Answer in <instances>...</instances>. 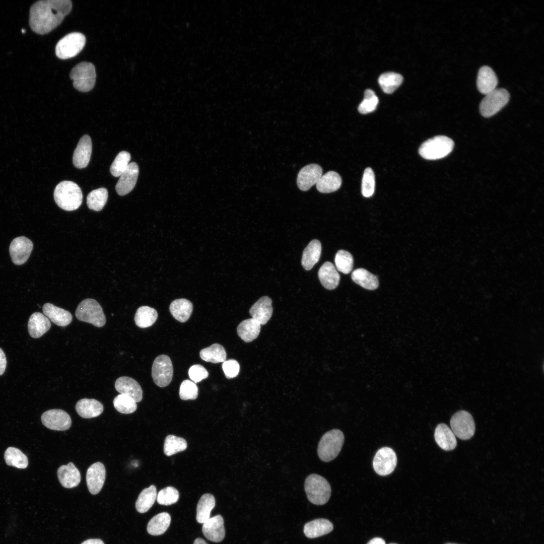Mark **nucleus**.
Masks as SVG:
<instances>
[{
	"label": "nucleus",
	"instance_id": "1",
	"mask_svg": "<svg viewBox=\"0 0 544 544\" xmlns=\"http://www.w3.org/2000/svg\"><path fill=\"white\" fill-rule=\"evenodd\" d=\"M72 9L70 0L37 1L30 9V26L37 34L48 33L60 24Z\"/></svg>",
	"mask_w": 544,
	"mask_h": 544
},
{
	"label": "nucleus",
	"instance_id": "2",
	"mask_svg": "<svg viewBox=\"0 0 544 544\" xmlns=\"http://www.w3.org/2000/svg\"><path fill=\"white\" fill-rule=\"evenodd\" d=\"M54 199L61 209L67 211H74L81 205L83 194L80 187L71 181H62L54 190Z\"/></svg>",
	"mask_w": 544,
	"mask_h": 544
},
{
	"label": "nucleus",
	"instance_id": "3",
	"mask_svg": "<svg viewBox=\"0 0 544 544\" xmlns=\"http://www.w3.org/2000/svg\"><path fill=\"white\" fill-rule=\"evenodd\" d=\"M304 489L308 500L317 505L326 503L331 495V487L328 482L323 477L315 473L311 474L306 478Z\"/></svg>",
	"mask_w": 544,
	"mask_h": 544
},
{
	"label": "nucleus",
	"instance_id": "4",
	"mask_svg": "<svg viewBox=\"0 0 544 544\" xmlns=\"http://www.w3.org/2000/svg\"><path fill=\"white\" fill-rule=\"evenodd\" d=\"M344 440V435L340 430L334 429L326 432L318 445L319 459L323 462H329L335 458L342 448Z\"/></svg>",
	"mask_w": 544,
	"mask_h": 544
},
{
	"label": "nucleus",
	"instance_id": "5",
	"mask_svg": "<svg viewBox=\"0 0 544 544\" xmlns=\"http://www.w3.org/2000/svg\"><path fill=\"white\" fill-rule=\"evenodd\" d=\"M454 147L453 141L444 135H438L424 142L419 148V153L423 158L435 160L447 156Z\"/></svg>",
	"mask_w": 544,
	"mask_h": 544
},
{
	"label": "nucleus",
	"instance_id": "6",
	"mask_svg": "<svg viewBox=\"0 0 544 544\" xmlns=\"http://www.w3.org/2000/svg\"><path fill=\"white\" fill-rule=\"evenodd\" d=\"M70 77L77 90L87 92L92 90L96 83V73L94 65L89 62H81L71 70Z\"/></svg>",
	"mask_w": 544,
	"mask_h": 544
},
{
	"label": "nucleus",
	"instance_id": "7",
	"mask_svg": "<svg viewBox=\"0 0 544 544\" xmlns=\"http://www.w3.org/2000/svg\"><path fill=\"white\" fill-rule=\"evenodd\" d=\"M75 315L81 321L91 323L97 327H103L106 317L101 305L93 299L87 298L78 305Z\"/></svg>",
	"mask_w": 544,
	"mask_h": 544
},
{
	"label": "nucleus",
	"instance_id": "8",
	"mask_svg": "<svg viewBox=\"0 0 544 544\" xmlns=\"http://www.w3.org/2000/svg\"><path fill=\"white\" fill-rule=\"evenodd\" d=\"M85 43L86 37L82 33H69L57 43L55 47L56 55L62 59L73 57L81 52Z\"/></svg>",
	"mask_w": 544,
	"mask_h": 544
},
{
	"label": "nucleus",
	"instance_id": "9",
	"mask_svg": "<svg viewBox=\"0 0 544 544\" xmlns=\"http://www.w3.org/2000/svg\"><path fill=\"white\" fill-rule=\"evenodd\" d=\"M510 94L504 88H496L486 95L480 105L481 114L490 117L503 108L508 102Z\"/></svg>",
	"mask_w": 544,
	"mask_h": 544
},
{
	"label": "nucleus",
	"instance_id": "10",
	"mask_svg": "<svg viewBox=\"0 0 544 544\" xmlns=\"http://www.w3.org/2000/svg\"><path fill=\"white\" fill-rule=\"evenodd\" d=\"M450 426L455 436L461 440L469 439L474 434V422L467 411H460L454 414L451 418Z\"/></svg>",
	"mask_w": 544,
	"mask_h": 544
},
{
	"label": "nucleus",
	"instance_id": "11",
	"mask_svg": "<svg viewBox=\"0 0 544 544\" xmlns=\"http://www.w3.org/2000/svg\"><path fill=\"white\" fill-rule=\"evenodd\" d=\"M173 374V365L170 358L166 355L157 357L152 368V376L155 384L161 387L168 386L172 381Z\"/></svg>",
	"mask_w": 544,
	"mask_h": 544
},
{
	"label": "nucleus",
	"instance_id": "12",
	"mask_svg": "<svg viewBox=\"0 0 544 544\" xmlns=\"http://www.w3.org/2000/svg\"><path fill=\"white\" fill-rule=\"evenodd\" d=\"M396 463L397 457L394 451L390 447H383L376 453L373 461V466L378 474L385 476L392 472Z\"/></svg>",
	"mask_w": 544,
	"mask_h": 544
},
{
	"label": "nucleus",
	"instance_id": "13",
	"mask_svg": "<svg viewBox=\"0 0 544 544\" xmlns=\"http://www.w3.org/2000/svg\"><path fill=\"white\" fill-rule=\"evenodd\" d=\"M41 419L46 427L52 430L65 431L72 425L70 415L60 409H52L45 412L41 415Z\"/></svg>",
	"mask_w": 544,
	"mask_h": 544
},
{
	"label": "nucleus",
	"instance_id": "14",
	"mask_svg": "<svg viewBox=\"0 0 544 544\" xmlns=\"http://www.w3.org/2000/svg\"><path fill=\"white\" fill-rule=\"evenodd\" d=\"M32 242L24 236L14 239L9 247V252L13 262L16 265L24 263L29 257L33 249Z\"/></svg>",
	"mask_w": 544,
	"mask_h": 544
},
{
	"label": "nucleus",
	"instance_id": "15",
	"mask_svg": "<svg viewBox=\"0 0 544 544\" xmlns=\"http://www.w3.org/2000/svg\"><path fill=\"white\" fill-rule=\"evenodd\" d=\"M322 175V169L319 165H307L302 168L298 174L297 185L300 190L307 191L316 184Z\"/></svg>",
	"mask_w": 544,
	"mask_h": 544
},
{
	"label": "nucleus",
	"instance_id": "16",
	"mask_svg": "<svg viewBox=\"0 0 544 544\" xmlns=\"http://www.w3.org/2000/svg\"><path fill=\"white\" fill-rule=\"evenodd\" d=\"M106 477L104 464L100 462L92 464L87 469L86 483L91 494L96 495L102 489Z\"/></svg>",
	"mask_w": 544,
	"mask_h": 544
},
{
	"label": "nucleus",
	"instance_id": "17",
	"mask_svg": "<svg viewBox=\"0 0 544 544\" xmlns=\"http://www.w3.org/2000/svg\"><path fill=\"white\" fill-rule=\"evenodd\" d=\"M139 172L138 164L129 163L126 170L120 176L115 189L118 194L123 196L129 193L134 187Z\"/></svg>",
	"mask_w": 544,
	"mask_h": 544
},
{
	"label": "nucleus",
	"instance_id": "18",
	"mask_svg": "<svg viewBox=\"0 0 544 544\" xmlns=\"http://www.w3.org/2000/svg\"><path fill=\"white\" fill-rule=\"evenodd\" d=\"M92 150L90 137L87 134L84 135L80 139L73 156V163L77 168L81 169L87 166L90 160Z\"/></svg>",
	"mask_w": 544,
	"mask_h": 544
},
{
	"label": "nucleus",
	"instance_id": "19",
	"mask_svg": "<svg viewBox=\"0 0 544 544\" xmlns=\"http://www.w3.org/2000/svg\"><path fill=\"white\" fill-rule=\"evenodd\" d=\"M202 531L205 536L210 541L215 542L222 541L225 535L222 516L218 515L210 518L203 523Z\"/></svg>",
	"mask_w": 544,
	"mask_h": 544
},
{
	"label": "nucleus",
	"instance_id": "20",
	"mask_svg": "<svg viewBox=\"0 0 544 544\" xmlns=\"http://www.w3.org/2000/svg\"><path fill=\"white\" fill-rule=\"evenodd\" d=\"M115 388L120 394L129 396L136 402L141 401L143 398L141 386L136 380L131 377H119L115 382Z\"/></svg>",
	"mask_w": 544,
	"mask_h": 544
},
{
	"label": "nucleus",
	"instance_id": "21",
	"mask_svg": "<svg viewBox=\"0 0 544 544\" xmlns=\"http://www.w3.org/2000/svg\"><path fill=\"white\" fill-rule=\"evenodd\" d=\"M272 300L267 296L261 297L250 308L249 313L252 318L257 320L260 325H264L270 318L273 308Z\"/></svg>",
	"mask_w": 544,
	"mask_h": 544
},
{
	"label": "nucleus",
	"instance_id": "22",
	"mask_svg": "<svg viewBox=\"0 0 544 544\" xmlns=\"http://www.w3.org/2000/svg\"><path fill=\"white\" fill-rule=\"evenodd\" d=\"M498 82L497 76L490 67L484 65L479 69L477 85L479 91L481 93L487 95L492 92L496 89Z\"/></svg>",
	"mask_w": 544,
	"mask_h": 544
},
{
	"label": "nucleus",
	"instance_id": "23",
	"mask_svg": "<svg viewBox=\"0 0 544 544\" xmlns=\"http://www.w3.org/2000/svg\"><path fill=\"white\" fill-rule=\"evenodd\" d=\"M57 477L61 485L65 488H73L81 482V474L73 462L61 465L57 469Z\"/></svg>",
	"mask_w": 544,
	"mask_h": 544
},
{
	"label": "nucleus",
	"instance_id": "24",
	"mask_svg": "<svg viewBox=\"0 0 544 544\" xmlns=\"http://www.w3.org/2000/svg\"><path fill=\"white\" fill-rule=\"evenodd\" d=\"M42 310L45 316L53 323L59 326L68 325L73 319L72 315L69 311L49 303L44 304Z\"/></svg>",
	"mask_w": 544,
	"mask_h": 544
},
{
	"label": "nucleus",
	"instance_id": "25",
	"mask_svg": "<svg viewBox=\"0 0 544 544\" xmlns=\"http://www.w3.org/2000/svg\"><path fill=\"white\" fill-rule=\"evenodd\" d=\"M434 438L438 445L445 451L452 450L456 446L454 434L445 424L438 425L435 430Z\"/></svg>",
	"mask_w": 544,
	"mask_h": 544
},
{
	"label": "nucleus",
	"instance_id": "26",
	"mask_svg": "<svg viewBox=\"0 0 544 544\" xmlns=\"http://www.w3.org/2000/svg\"><path fill=\"white\" fill-rule=\"evenodd\" d=\"M103 409V405L100 401L92 398L81 399L76 404L77 413L85 419L99 416L102 413Z\"/></svg>",
	"mask_w": 544,
	"mask_h": 544
},
{
	"label": "nucleus",
	"instance_id": "27",
	"mask_svg": "<svg viewBox=\"0 0 544 544\" xmlns=\"http://www.w3.org/2000/svg\"><path fill=\"white\" fill-rule=\"evenodd\" d=\"M51 327L49 319L43 314L35 312L30 317L28 329L30 335L35 338H39L48 331Z\"/></svg>",
	"mask_w": 544,
	"mask_h": 544
},
{
	"label": "nucleus",
	"instance_id": "28",
	"mask_svg": "<svg viewBox=\"0 0 544 544\" xmlns=\"http://www.w3.org/2000/svg\"><path fill=\"white\" fill-rule=\"evenodd\" d=\"M318 276L321 284L326 289H334L339 284L340 276L333 264L329 261H326L321 265Z\"/></svg>",
	"mask_w": 544,
	"mask_h": 544
},
{
	"label": "nucleus",
	"instance_id": "29",
	"mask_svg": "<svg viewBox=\"0 0 544 544\" xmlns=\"http://www.w3.org/2000/svg\"><path fill=\"white\" fill-rule=\"evenodd\" d=\"M333 528L332 523L324 518H318L306 523L303 531L305 536L314 538L330 532Z\"/></svg>",
	"mask_w": 544,
	"mask_h": 544
},
{
	"label": "nucleus",
	"instance_id": "30",
	"mask_svg": "<svg viewBox=\"0 0 544 544\" xmlns=\"http://www.w3.org/2000/svg\"><path fill=\"white\" fill-rule=\"evenodd\" d=\"M321 253L320 242L317 239L310 241L303 252L301 263L304 268L307 270L312 269L319 260Z\"/></svg>",
	"mask_w": 544,
	"mask_h": 544
},
{
	"label": "nucleus",
	"instance_id": "31",
	"mask_svg": "<svg viewBox=\"0 0 544 544\" xmlns=\"http://www.w3.org/2000/svg\"><path fill=\"white\" fill-rule=\"evenodd\" d=\"M169 310L174 318L180 322L188 320L193 310L192 303L186 299H177L171 302Z\"/></svg>",
	"mask_w": 544,
	"mask_h": 544
},
{
	"label": "nucleus",
	"instance_id": "32",
	"mask_svg": "<svg viewBox=\"0 0 544 544\" xmlns=\"http://www.w3.org/2000/svg\"><path fill=\"white\" fill-rule=\"evenodd\" d=\"M260 324L253 318L245 319L240 323L237 328L238 336L244 342H251L258 336Z\"/></svg>",
	"mask_w": 544,
	"mask_h": 544
},
{
	"label": "nucleus",
	"instance_id": "33",
	"mask_svg": "<svg viewBox=\"0 0 544 544\" xmlns=\"http://www.w3.org/2000/svg\"><path fill=\"white\" fill-rule=\"evenodd\" d=\"M342 182V178L337 173L330 171L321 176L316 184V188L321 193L332 192L339 188Z\"/></svg>",
	"mask_w": 544,
	"mask_h": 544
},
{
	"label": "nucleus",
	"instance_id": "34",
	"mask_svg": "<svg viewBox=\"0 0 544 544\" xmlns=\"http://www.w3.org/2000/svg\"><path fill=\"white\" fill-rule=\"evenodd\" d=\"M351 277L355 283L368 290H375L379 285L376 276L364 268L355 269L352 273Z\"/></svg>",
	"mask_w": 544,
	"mask_h": 544
},
{
	"label": "nucleus",
	"instance_id": "35",
	"mask_svg": "<svg viewBox=\"0 0 544 544\" xmlns=\"http://www.w3.org/2000/svg\"><path fill=\"white\" fill-rule=\"evenodd\" d=\"M171 517L167 512H162L154 516L148 522L147 531L152 535H159L164 533L169 527Z\"/></svg>",
	"mask_w": 544,
	"mask_h": 544
},
{
	"label": "nucleus",
	"instance_id": "36",
	"mask_svg": "<svg viewBox=\"0 0 544 544\" xmlns=\"http://www.w3.org/2000/svg\"><path fill=\"white\" fill-rule=\"evenodd\" d=\"M157 489L152 485L144 489L140 494L135 503L137 510L141 513L147 512L157 499Z\"/></svg>",
	"mask_w": 544,
	"mask_h": 544
},
{
	"label": "nucleus",
	"instance_id": "37",
	"mask_svg": "<svg viewBox=\"0 0 544 544\" xmlns=\"http://www.w3.org/2000/svg\"><path fill=\"white\" fill-rule=\"evenodd\" d=\"M157 318L158 313L154 308L143 306L137 309L134 319L137 326L144 328L152 326Z\"/></svg>",
	"mask_w": 544,
	"mask_h": 544
},
{
	"label": "nucleus",
	"instance_id": "38",
	"mask_svg": "<svg viewBox=\"0 0 544 544\" xmlns=\"http://www.w3.org/2000/svg\"><path fill=\"white\" fill-rule=\"evenodd\" d=\"M215 506V499L214 496L210 494H206L201 496L197 505V521L203 523L210 518L212 510Z\"/></svg>",
	"mask_w": 544,
	"mask_h": 544
},
{
	"label": "nucleus",
	"instance_id": "39",
	"mask_svg": "<svg viewBox=\"0 0 544 544\" xmlns=\"http://www.w3.org/2000/svg\"><path fill=\"white\" fill-rule=\"evenodd\" d=\"M199 356L202 360L213 363L224 362L227 357L224 348L216 343L202 349L199 352Z\"/></svg>",
	"mask_w": 544,
	"mask_h": 544
},
{
	"label": "nucleus",
	"instance_id": "40",
	"mask_svg": "<svg viewBox=\"0 0 544 544\" xmlns=\"http://www.w3.org/2000/svg\"><path fill=\"white\" fill-rule=\"evenodd\" d=\"M403 79L402 76L399 74L387 72L380 76L378 83L385 93L391 94L401 84Z\"/></svg>",
	"mask_w": 544,
	"mask_h": 544
},
{
	"label": "nucleus",
	"instance_id": "41",
	"mask_svg": "<svg viewBox=\"0 0 544 544\" xmlns=\"http://www.w3.org/2000/svg\"><path fill=\"white\" fill-rule=\"evenodd\" d=\"M108 191L101 187L90 192L87 197L88 207L95 211H101L106 204L108 199Z\"/></svg>",
	"mask_w": 544,
	"mask_h": 544
},
{
	"label": "nucleus",
	"instance_id": "42",
	"mask_svg": "<svg viewBox=\"0 0 544 544\" xmlns=\"http://www.w3.org/2000/svg\"><path fill=\"white\" fill-rule=\"evenodd\" d=\"M4 458L7 465L18 468H25L28 464L27 456L15 447H8L5 452Z\"/></svg>",
	"mask_w": 544,
	"mask_h": 544
},
{
	"label": "nucleus",
	"instance_id": "43",
	"mask_svg": "<svg viewBox=\"0 0 544 544\" xmlns=\"http://www.w3.org/2000/svg\"><path fill=\"white\" fill-rule=\"evenodd\" d=\"M187 447V442L184 438L169 435L165 439L164 453L168 456H171L185 450Z\"/></svg>",
	"mask_w": 544,
	"mask_h": 544
},
{
	"label": "nucleus",
	"instance_id": "44",
	"mask_svg": "<svg viewBox=\"0 0 544 544\" xmlns=\"http://www.w3.org/2000/svg\"><path fill=\"white\" fill-rule=\"evenodd\" d=\"M114 407L117 411L122 414H129L133 413L137 409V402L127 395L120 394L113 399Z\"/></svg>",
	"mask_w": 544,
	"mask_h": 544
},
{
	"label": "nucleus",
	"instance_id": "45",
	"mask_svg": "<svg viewBox=\"0 0 544 544\" xmlns=\"http://www.w3.org/2000/svg\"><path fill=\"white\" fill-rule=\"evenodd\" d=\"M334 262L337 269L345 274L351 272L353 267L354 259L352 254L347 251L339 250L336 253Z\"/></svg>",
	"mask_w": 544,
	"mask_h": 544
},
{
	"label": "nucleus",
	"instance_id": "46",
	"mask_svg": "<svg viewBox=\"0 0 544 544\" xmlns=\"http://www.w3.org/2000/svg\"><path fill=\"white\" fill-rule=\"evenodd\" d=\"M130 154L121 151L116 156L110 167V172L114 177H119L126 170L130 160Z\"/></svg>",
	"mask_w": 544,
	"mask_h": 544
},
{
	"label": "nucleus",
	"instance_id": "47",
	"mask_svg": "<svg viewBox=\"0 0 544 544\" xmlns=\"http://www.w3.org/2000/svg\"><path fill=\"white\" fill-rule=\"evenodd\" d=\"M378 102L375 92L371 89H367L364 93V98L359 105L358 111L362 114L371 113L375 110Z\"/></svg>",
	"mask_w": 544,
	"mask_h": 544
},
{
	"label": "nucleus",
	"instance_id": "48",
	"mask_svg": "<svg viewBox=\"0 0 544 544\" xmlns=\"http://www.w3.org/2000/svg\"><path fill=\"white\" fill-rule=\"evenodd\" d=\"M179 494L173 487H167L160 490L157 495V502L160 505H170L177 502Z\"/></svg>",
	"mask_w": 544,
	"mask_h": 544
},
{
	"label": "nucleus",
	"instance_id": "49",
	"mask_svg": "<svg viewBox=\"0 0 544 544\" xmlns=\"http://www.w3.org/2000/svg\"><path fill=\"white\" fill-rule=\"evenodd\" d=\"M375 176L371 168L365 169L362 181L361 192L362 195L369 197L371 196L375 190Z\"/></svg>",
	"mask_w": 544,
	"mask_h": 544
},
{
	"label": "nucleus",
	"instance_id": "50",
	"mask_svg": "<svg viewBox=\"0 0 544 544\" xmlns=\"http://www.w3.org/2000/svg\"><path fill=\"white\" fill-rule=\"evenodd\" d=\"M179 396L182 400L195 399L198 396V387L193 382L185 380L181 384Z\"/></svg>",
	"mask_w": 544,
	"mask_h": 544
},
{
	"label": "nucleus",
	"instance_id": "51",
	"mask_svg": "<svg viewBox=\"0 0 544 544\" xmlns=\"http://www.w3.org/2000/svg\"><path fill=\"white\" fill-rule=\"evenodd\" d=\"M188 375L190 378L195 383L207 378L209 373L203 366L196 364L190 367Z\"/></svg>",
	"mask_w": 544,
	"mask_h": 544
},
{
	"label": "nucleus",
	"instance_id": "52",
	"mask_svg": "<svg viewBox=\"0 0 544 544\" xmlns=\"http://www.w3.org/2000/svg\"><path fill=\"white\" fill-rule=\"evenodd\" d=\"M222 369L226 378L230 379L237 376L239 372L240 366L237 361L230 359L223 362Z\"/></svg>",
	"mask_w": 544,
	"mask_h": 544
},
{
	"label": "nucleus",
	"instance_id": "53",
	"mask_svg": "<svg viewBox=\"0 0 544 544\" xmlns=\"http://www.w3.org/2000/svg\"><path fill=\"white\" fill-rule=\"evenodd\" d=\"M7 366V359L6 355L0 348V376L4 373Z\"/></svg>",
	"mask_w": 544,
	"mask_h": 544
},
{
	"label": "nucleus",
	"instance_id": "54",
	"mask_svg": "<svg viewBox=\"0 0 544 544\" xmlns=\"http://www.w3.org/2000/svg\"><path fill=\"white\" fill-rule=\"evenodd\" d=\"M367 544H386L385 540L380 537H374L371 539Z\"/></svg>",
	"mask_w": 544,
	"mask_h": 544
},
{
	"label": "nucleus",
	"instance_id": "55",
	"mask_svg": "<svg viewBox=\"0 0 544 544\" xmlns=\"http://www.w3.org/2000/svg\"><path fill=\"white\" fill-rule=\"evenodd\" d=\"M81 544H104V543L100 539H89L84 541Z\"/></svg>",
	"mask_w": 544,
	"mask_h": 544
},
{
	"label": "nucleus",
	"instance_id": "56",
	"mask_svg": "<svg viewBox=\"0 0 544 544\" xmlns=\"http://www.w3.org/2000/svg\"><path fill=\"white\" fill-rule=\"evenodd\" d=\"M193 544H207V543L201 538H197L195 539Z\"/></svg>",
	"mask_w": 544,
	"mask_h": 544
},
{
	"label": "nucleus",
	"instance_id": "57",
	"mask_svg": "<svg viewBox=\"0 0 544 544\" xmlns=\"http://www.w3.org/2000/svg\"><path fill=\"white\" fill-rule=\"evenodd\" d=\"M445 544H457V543H449H449H445Z\"/></svg>",
	"mask_w": 544,
	"mask_h": 544
},
{
	"label": "nucleus",
	"instance_id": "58",
	"mask_svg": "<svg viewBox=\"0 0 544 544\" xmlns=\"http://www.w3.org/2000/svg\"><path fill=\"white\" fill-rule=\"evenodd\" d=\"M22 32H23V33H25V30H24L23 29H22Z\"/></svg>",
	"mask_w": 544,
	"mask_h": 544
},
{
	"label": "nucleus",
	"instance_id": "59",
	"mask_svg": "<svg viewBox=\"0 0 544 544\" xmlns=\"http://www.w3.org/2000/svg\"><path fill=\"white\" fill-rule=\"evenodd\" d=\"M389 544H397V543H389Z\"/></svg>",
	"mask_w": 544,
	"mask_h": 544
}]
</instances>
